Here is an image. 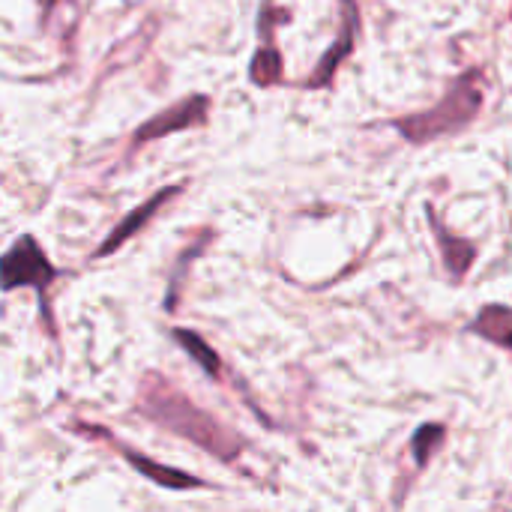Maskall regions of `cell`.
Returning <instances> with one entry per match:
<instances>
[{
    "label": "cell",
    "mask_w": 512,
    "mask_h": 512,
    "mask_svg": "<svg viewBox=\"0 0 512 512\" xmlns=\"http://www.w3.org/2000/svg\"><path fill=\"white\" fill-rule=\"evenodd\" d=\"M444 435H447V432H444V426H438V423H429V426H420V429H417V435H414V441H411V453H414L417 468H426L429 456L441 447Z\"/></svg>",
    "instance_id": "cell-12"
},
{
    "label": "cell",
    "mask_w": 512,
    "mask_h": 512,
    "mask_svg": "<svg viewBox=\"0 0 512 512\" xmlns=\"http://www.w3.org/2000/svg\"><path fill=\"white\" fill-rule=\"evenodd\" d=\"M138 411L147 420H153L162 429L198 444L201 450H207L210 456H216L222 462H234L243 450L240 438L231 429L216 423L210 414H204L198 405H192L180 390L165 384L159 375H147V381L141 387Z\"/></svg>",
    "instance_id": "cell-1"
},
{
    "label": "cell",
    "mask_w": 512,
    "mask_h": 512,
    "mask_svg": "<svg viewBox=\"0 0 512 512\" xmlns=\"http://www.w3.org/2000/svg\"><path fill=\"white\" fill-rule=\"evenodd\" d=\"M249 78L258 87H270V84L282 81V57L273 45H261L255 51L252 66H249Z\"/></svg>",
    "instance_id": "cell-11"
},
{
    "label": "cell",
    "mask_w": 512,
    "mask_h": 512,
    "mask_svg": "<svg viewBox=\"0 0 512 512\" xmlns=\"http://www.w3.org/2000/svg\"><path fill=\"white\" fill-rule=\"evenodd\" d=\"M120 453H123V459H126L141 477H147L150 483H156V486H162V489L183 492V489H201V486H204V480H198V477H192V474H183V471H174V468H165V465L153 462L150 456H141V453H135V450H129V447H120Z\"/></svg>",
    "instance_id": "cell-7"
},
{
    "label": "cell",
    "mask_w": 512,
    "mask_h": 512,
    "mask_svg": "<svg viewBox=\"0 0 512 512\" xmlns=\"http://www.w3.org/2000/svg\"><path fill=\"white\" fill-rule=\"evenodd\" d=\"M177 192H180V186H168V189L156 192L150 201H144L141 207H135L129 216H123V219L114 225V231L102 240V246L93 252V258H105V255H111V252H117V249H120L129 237H135V234H138V231H141V228H144V225L159 213V210H162V204H165V201H171Z\"/></svg>",
    "instance_id": "cell-5"
},
{
    "label": "cell",
    "mask_w": 512,
    "mask_h": 512,
    "mask_svg": "<svg viewBox=\"0 0 512 512\" xmlns=\"http://www.w3.org/2000/svg\"><path fill=\"white\" fill-rule=\"evenodd\" d=\"M354 33H357V12H354V6L348 3L342 36H339V42H336V45H330V48H327V54H324V60L318 63V69L306 78V87H327V84L333 81V72L339 69L342 57L354 48Z\"/></svg>",
    "instance_id": "cell-8"
},
{
    "label": "cell",
    "mask_w": 512,
    "mask_h": 512,
    "mask_svg": "<svg viewBox=\"0 0 512 512\" xmlns=\"http://www.w3.org/2000/svg\"><path fill=\"white\" fill-rule=\"evenodd\" d=\"M0 273H3V291L30 285L39 294H45V288L57 279V267L45 258V252L39 249V243L30 234L18 237L12 243V249L3 255Z\"/></svg>",
    "instance_id": "cell-3"
},
{
    "label": "cell",
    "mask_w": 512,
    "mask_h": 512,
    "mask_svg": "<svg viewBox=\"0 0 512 512\" xmlns=\"http://www.w3.org/2000/svg\"><path fill=\"white\" fill-rule=\"evenodd\" d=\"M174 339H177V345L204 369V375L207 378H219V372H222V360H219V354L198 336V333H192V330H174Z\"/></svg>",
    "instance_id": "cell-10"
},
{
    "label": "cell",
    "mask_w": 512,
    "mask_h": 512,
    "mask_svg": "<svg viewBox=\"0 0 512 512\" xmlns=\"http://www.w3.org/2000/svg\"><path fill=\"white\" fill-rule=\"evenodd\" d=\"M483 108V72L471 69L462 78L453 81V87L447 90V96L423 111V114H411V117H399L393 120V126L414 144H426L435 141L441 135L459 132L465 129Z\"/></svg>",
    "instance_id": "cell-2"
},
{
    "label": "cell",
    "mask_w": 512,
    "mask_h": 512,
    "mask_svg": "<svg viewBox=\"0 0 512 512\" xmlns=\"http://www.w3.org/2000/svg\"><path fill=\"white\" fill-rule=\"evenodd\" d=\"M471 333H477L480 339L510 348L512 351V306H486L480 309V315L468 324Z\"/></svg>",
    "instance_id": "cell-9"
},
{
    "label": "cell",
    "mask_w": 512,
    "mask_h": 512,
    "mask_svg": "<svg viewBox=\"0 0 512 512\" xmlns=\"http://www.w3.org/2000/svg\"><path fill=\"white\" fill-rule=\"evenodd\" d=\"M207 111H210V99L207 96H189V99L171 105L168 111H159L147 123H141L135 129V144L156 141V138H165V135L192 129V126H198V123L207 120Z\"/></svg>",
    "instance_id": "cell-4"
},
{
    "label": "cell",
    "mask_w": 512,
    "mask_h": 512,
    "mask_svg": "<svg viewBox=\"0 0 512 512\" xmlns=\"http://www.w3.org/2000/svg\"><path fill=\"white\" fill-rule=\"evenodd\" d=\"M426 216H429V225H432V231H435V240H438V246H441L444 264H447L450 276L459 282V279L468 273V267L474 264V258H477V246H474L471 240H462V237L450 234V231L441 225V219L435 216V210H432V207L426 210Z\"/></svg>",
    "instance_id": "cell-6"
}]
</instances>
